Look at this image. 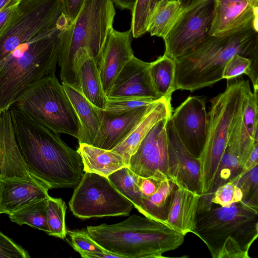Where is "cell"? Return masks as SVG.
I'll return each instance as SVG.
<instances>
[{
	"mask_svg": "<svg viewBox=\"0 0 258 258\" xmlns=\"http://www.w3.org/2000/svg\"><path fill=\"white\" fill-rule=\"evenodd\" d=\"M251 91L248 80H236L228 83L225 91L210 100L207 139L199 159L202 195H209L212 190L230 133Z\"/></svg>",
	"mask_w": 258,
	"mask_h": 258,
	"instance_id": "obj_7",
	"label": "cell"
},
{
	"mask_svg": "<svg viewBox=\"0 0 258 258\" xmlns=\"http://www.w3.org/2000/svg\"><path fill=\"white\" fill-rule=\"evenodd\" d=\"M258 165V142H256L246 162L242 167L240 173L245 172Z\"/></svg>",
	"mask_w": 258,
	"mask_h": 258,
	"instance_id": "obj_44",
	"label": "cell"
},
{
	"mask_svg": "<svg viewBox=\"0 0 258 258\" xmlns=\"http://www.w3.org/2000/svg\"><path fill=\"white\" fill-rule=\"evenodd\" d=\"M67 206L60 198L49 197L47 199L46 220L47 234L64 239L67 236L65 215Z\"/></svg>",
	"mask_w": 258,
	"mask_h": 258,
	"instance_id": "obj_33",
	"label": "cell"
},
{
	"mask_svg": "<svg viewBox=\"0 0 258 258\" xmlns=\"http://www.w3.org/2000/svg\"><path fill=\"white\" fill-rule=\"evenodd\" d=\"M11 0H0V10L6 7Z\"/></svg>",
	"mask_w": 258,
	"mask_h": 258,
	"instance_id": "obj_47",
	"label": "cell"
},
{
	"mask_svg": "<svg viewBox=\"0 0 258 258\" xmlns=\"http://www.w3.org/2000/svg\"><path fill=\"white\" fill-rule=\"evenodd\" d=\"M175 186L169 179L163 180L153 194L142 197L138 211L146 217L165 223L170 197Z\"/></svg>",
	"mask_w": 258,
	"mask_h": 258,
	"instance_id": "obj_29",
	"label": "cell"
},
{
	"mask_svg": "<svg viewBox=\"0 0 258 258\" xmlns=\"http://www.w3.org/2000/svg\"><path fill=\"white\" fill-rule=\"evenodd\" d=\"M11 106L55 132L79 138L78 118L55 75L46 76L30 86Z\"/></svg>",
	"mask_w": 258,
	"mask_h": 258,
	"instance_id": "obj_8",
	"label": "cell"
},
{
	"mask_svg": "<svg viewBox=\"0 0 258 258\" xmlns=\"http://www.w3.org/2000/svg\"><path fill=\"white\" fill-rule=\"evenodd\" d=\"M257 93L258 89L249 93L243 108L240 138L242 169L255 144L258 142Z\"/></svg>",
	"mask_w": 258,
	"mask_h": 258,
	"instance_id": "obj_26",
	"label": "cell"
},
{
	"mask_svg": "<svg viewBox=\"0 0 258 258\" xmlns=\"http://www.w3.org/2000/svg\"><path fill=\"white\" fill-rule=\"evenodd\" d=\"M183 10L190 7L204 0H179Z\"/></svg>",
	"mask_w": 258,
	"mask_h": 258,
	"instance_id": "obj_46",
	"label": "cell"
},
{
	"mask_svg": "<svg viewBox=\"0 0 258 258\" xmlns=\"http://www.w3.org/2000/svg\"><path fill=\"white\" fill-rule=\"evenodd\" d=\"M115 6L120 10L133 11L136 0H112Z\"/></svg>",
	"mask_w": 258,
	"mask_h": 258,
	"instance_id": "obj_45",
	"label": "cell"
},
{
	"mask_svg": "<svg viewBox=\"0 0 258 258\" xmlns=\"http://www.w3.org/2000/svg\"><path fill=\"white\" fill-rule=\"evenodd\" d=\"M150 67V62L133 56L116 77L107 95L108 99L143 98L158 100L164 98L155 88Z\"/></svg>",
	"mask_w": 258,
	"mask_h": 258,
	"instance_id": "obj_15",
	"label": "cell"
},
{
	"mask_svg": "<svg viewBox=\"0 0 258 258\" xmlns=\"http://www.w3.org/2000/svg\"><path fill=\"white\" fill-rule=\"evenodd\" d=\"M28 251L0 231V258H28Z\"/></svg>",
	"mask_w": 258,
	"mask_h": 258,
	"instance_id": "obj_40",
	"label": "cell"
},
{
	"mask_svg": "<svg viewBox=\"0 0 258 258\" xmlns=\"http://www.w3.org/2000/svg\"><path fill=\"white\" fill-rule=\"evenodd\" d=\"M157 123L131 156L128 167L140 176L169 179L168 143L166 130L167 119Z\"/></svg>",
	"mask_w": 258,
	"mask_h": 258,
	"instance_id": "obj_12",
	"label": "cell"
},
{
	"mask_svg": "<svg viewBox=\"0 0 258 258\" xmlns=\"http://www.w3.org/2000/svg\"><path fill=\"white\" fill-rule=\"evenodd\" d=\"M115 15L112 0H85L63 41L58 61L61 83L79 91V71L88 59L96 63L113 29Z\"/></svg>",
	"mask_w": 258,
	"mask_h": 258,
	"instance_id": "obj_5",
	"label": "cell"
},
{
	"mask_svg": "<svg viewBox=\"0 0 258 258\" xmlns=\"http://www.w3.org/2000/svg\"><path fill=\"white\" fill-rule=\"evenodd\" d=\"M201 196L176 185L170 197L165 223L184 236L193 233Z\"/></svg>",
	"mask_w": 258,
	"mask_h": 258,
	"instance_id": "obj_21",
	"label": "cell"
},
{
	"mask_svg": "<svg viewBox=\"0 0 258 258\" xmlns=\"http://www.w3.org/2000/svg\"><path fill=\"white\" fill-rule=\"evenodd\" d=\"M159 0H136L133 11L131 29L133 38L147 32L149 18Z\"/></svg>",
	"mask_w": 258,
	"mask_h": 258,
	"instance_id": "obj_34",
	"label": "cell"
},
{
	"mask_svg": "<svg viewBox=\"0 0 258 258\" xmlns=\"http://www.w3.org/2000/svg\"><path fill=\"white\" fill-rule=\"evenodd\" d=\"M61 84L79 121L80 133L78 139L79 144L92 145L101 124L100 109L71 85L63 82Z\"/></svg>",
	"mask_w": 258,
	"mask_h": 258,
	"instance_id": "obj_24",
	"label": "cell"
},
{
	"mask_svg": "<svg viewBox=\"0 0 258 258\" xmlns=\"http://www.w3.org/2000/svg\"><path fill=\"white\" fill-rule=\"evenodd\" d=\"M70 26H58L21 44L0 60V114L30 86L54 75Z\"/></svg>",
	"mask_w": 258,
	"mask_h": 258,
	"instance_id": "obj_3",
	"label": "cell"
},
{
	"mask_svg": "<svg viewBox=\"0 0 258 258\" xmlns=\"http://www.w3.org/2000/svg\"><path fill=\"white\" fill-rule=\"evenodd\" d=\"M133 38L131 29L124 32L113 29L96 62L106 96L121 71L134 56Z\"/></svg>",
	"mask_w": 258,
	"mask_h": 258,
	"instance_id": "obj_16",
	"label": "cell"
},
{
	"mask_svg": "<svg viewBox=\"0 0 258 258\" xmlns=\"http://www.w3.org/2000/svg\"><path fill=\"white\" fill-rule=\"evenodd\" d=\"M163 180H164L154 177H144L138 175L137 183L142 197H149L153 194Z\"/></svg>",
	"mask_w": 258,
	"mask_h": 258,
	"instance_id": "obj_41",
	"label": "cell"
},
{
	"mask_svg": "<svg viewBox=\"0 0 258 258\" xmlns=\"http://www.w3.org/2000/svg\"><path fill=\"white\" fill-rule=\"evenodd\" d=\"M138 177V175L128 166L116 170L107 177L115 188L128 200L137 209L140 205L142 199L137 183Z\"/></svg>",
	"mask_w": 258,
	"mask_h": 258,
	"instance_id": "obj_32",
	"label": "cell"
},
{
	"mask_svg": "<svg viewBox=\"0 0 258 258\" xmlns=\"http://www.w3.org/2000/svg\"><path fill=\"white\" fill-rule=\"evenodd\" d=\"M231 181L241 190L242 201L258 207V165L245 172L240 173Z\"/></svg>",
	"mask_w": 258,
	"mask_h": 258,
	"instance_id": "obj_35",
	"label": "cell"
},
{
	"mask_svg": "<svg viewBox=\"0 0 258 258\" xmlns=\"http://www.w3.org/2000/svg\"><path fill=\"white\" fill-rule=\"evenodd\" d=\"M166 130L168 143L169 180L179 187L202 196L199 159L192 155L182 144L170 117L167 120Z\"/></svg>",
	"mask_w": 258,
	"mask_h": 258,
	"instance_id": "obj_14",
	"label": "cell"
},
{
	"mask_svg": "<svg viewBox=\"0 0 258 258\" xmlns=\"http://www.w3.org/2000/svg\"><path fill=\"white\" fill-rule=\"evenodd\" d=\"M171 101L162 98L145 114L126 138L112 150L120 154L128 166L130 159L152 128L160 120L170 117Z\"/></svg>",
	"mask_w": 258,
	"mask_h": 258,
	"instance_id": "obj_22",
	"label": "cell"
},
{
	"mask_svg": "<svg viewBox=\"0 0 258 258\" xmlns=\"http://www.w3.org/2000/svg\"><path fill=\"white\" fill-rule=\"evenodd\" d=\"M150 71L157 93L161 97L171 101L174 91V60L164 54L150 62Z\"/></svg>",
	"mask_w": 258,
	"mask_h": 258,
	"instance_id": "obj_30",
	"label": "cell"
},
{
	"mask_svg": "<svg viewBox=\"0 0 258 258\" xmlns=\"http://www.w3.org/2000/svg\"><path fill=\"white\" fill-rule=\"evenodd\" d=\"M0 175L34 178L19 150L9 109L0 114Z\"/></svg>",
	"mask_w": 258,
	"mask_h": 258,
	"instance_id": "obj_20",
	"label": "cell"
},
{
	"mask_svg": "<svg viewBox=\"0 0 258 258\" xmlns=\"http://www.w3.org/2000/svg\"><path fill=\"white\" fill-rule=\"evenodd\" d=\"M67 233L70 237L69 242L72 247L80 255L87 252H110L92 239L86 230H67Z\"/></svg>",
	"mask_w": 258,
	"mask_h": 258,
	"instance_id": "obj_36",
	"label": "cell"
},
{
	"mask_svg": "<svg viewBox=\"0 0 258 258\" xmlns=\"http://www.w3.org/2000/svg\"><path fill=\"white\" fill-rule=\"evenodd\" d=\"M78 79L79 92L96 107L105 110L108 98L94 60L88 59L83 64L79 71Z\"/></svg>",
	"mask_w": 258,
	"mask_h": 258,
	"instance_id": "obj_27",
	"label": "cell"
},
{
	"mask_svg": "<svg viewBox=\"0 0 258 258\" xmlns=\"http://www.w3.org/2000/svg\"><path fill=\"white\" fill-rule=\"evenodd\" d=\"M9 110L16 141L31 175L49 189L75 188L83 175L77 150L68 146L59 134L13 106Z\"/></svg>",
	"mask_w": 258,
	"mask_h": 258,
	"instance_id": "obj_1",
	"label": "cell"
},
{
	"mask_svg": "<svg viewBox=\"0 0 258 258\" xmlns=\"http://www.w3.org/2000/svg\"><path fill=\"white\" fill-rule=\"evenodd\" d=\"M251 61L249 58L239 54L234 55L226 64L222 79L231 80L243 74L249 78L251 74Z\"/></svg>",
	"mask_w": 258,
	"mask_h": 258,
	"instance_id": "obj_39",
	"label": "cell"
},
{
	"mask_svg": "<svg viewBox=\"0 0 258 258\" xmlns=\"http://www.w3.org/2000/svg\"><path fill=\"white\" fill-rule=\"evenodd\" d=\"M215 0H204L184 9L163 38L164 54L176 58L194 50L210 35Z\"/></svg>",
	"mask_w": 258,
	"mask_h": 258,
	"instance_id": "obj_11",
	"label": "cell"
},
{
	"mask_svg": "<svg viewBox=\"0 0 258 258\" xmlns=\"http://www.w3.org/2000/svg\"><path fill=\"white\" fill-rule=\"evenodd\" d=\"M47 199L32 202L17 209L8 215L10 219L20 226L27 225L47 234Z\"/></svg>",
	"mask_w": 258,
	"mask_h": 258,
	"instance_id": "obj_31",
	"label": "cell"
},
{
	"mask_svg": "<svg viewBox=\"0 0 258 258\" xmlns=\"http://www.w3.org/2000/svg\"><path fill=\"white\" fill-rule=\"evenodd\" d=\"M77 151L81 156L85 172L107 177L116 170L127 166L123 157L113 150L80 144Z\"/></svg>",
	"mask_w": 258,
	"mask_h": 258,
	"instance_id": "obj_25",
	"label": "cell"
},
{
	"mask_svg": "<svg viewBox=\"0 0 258 258\" xmlns=\"http://www.w3.org/2000/svg\"><path fill=\"white\" fill-rule=\"evenodd\" d=\"M49 188L33 177L0 175V215L49 197Z\"/></svg>",
	"mask_w": 258,
	"mask_h": 258,
	"instance_id": "obj_19",
	"label": "cell"
},
{
	"mask_svg": "<svg viewBox=\"0 0 258 258\" xmlns=\"http://www.w3.org/2000/svg\"><path fill=\"white\" fill-rule=\"evenodd\" d=\"M258 0H215L212 36H223L257 26Z\"/></svg>",
	"mask_w": 258,
	"mask_h": 258,
	"instance_id": "obj_17",
	"label": "cell"
},
{
	"mask_svg": "<svg viewBox=\"0 0 258 258\" xmlns=\"http://www.w3.org/2000/svg\"><path fill=\"white\" fill-rule=\"evenodd\" d=\"M170 119L182 144L199 159L207 135L208 114L204 99L188 97L172 112Z\"/></svg>",
	"mask_w": 258,
	"mask_h": 258,
	"instance_id": "obj_13",
	"label": "cell"
},
{
	"mask_svg": "<svg viewBox=\"0 0 258 258\" xmlns=\"http://www.w3.org/2000/svg\"><path fill=\"white\" fill-rule=\"evenodd\" d=\"M242 114L243 112L230 133L210 194L201 196L207 200L211 201L213 194L219 186L233 180L242 171L240 164V138Z\"/></svg>",
	"mask_w": 258,
	"mask_h": 258,
	"instance_id": "obj_23",
	"label": "cell"
},
{
	"mask_svg": "<svg viewBox=\"0 0 258 258\" xmlns=\"http://www.w3.org/2000/svg\"><path fill=\"white\" fill-rule=\"evenodd\" d=\"M183 10L179 0H159L149 18L147 32L163 38Z\"/></svg>",
	"mask_w": 258,
	"mask_h": 258,
	"instance_id": "obj_28",
	"label": "cell"
},
{
	"mask_svg": "<svg viewBox=\"0 0 258 258\" xmlns=\"http://www.w3.org/2000/svg\"><path fill=\"white\" fill-rule=\"evenodd\" d=\"M22 0H11L0 10V35L10 23Z\"/></svg>",
	"mask_w": 258,
	"mask_h": 258,
	"instance_id": "obj_42",
	"label": "cell"
},
{
	"mask_svg": "<svg viewBox=\"0 0 258 258\" xmlns=\"http://www.w3.org/2000/svg\"><path fill=\"white\" fill-rule=\"evenodd\" d=\"M63 12L72 23L81 11L85 0H59Z\"/></svg>",
	"mask_w": 258,
	"mask_h": 258,
	"instance_id": "obj_43",
	"label": "cell"
},
{
	"mask_svg": "<svg viewBox=\"0 0 258 258\" xmlns=\"http://www.w3.org/2000/svg\"><path fill=\"white\" fill-rule=\"evenodd\" d=\"M242 200L240 188L232 181L219 186L213 194L211 202L219 206L227 207Z\"/></svg>",
	"mask_w": 258,
	"mask_h": 258,
	"instance_id": "obj_37",
	"label": "cell"
},
{
	"mask_svg": "<svg viewBox=\"0 0 258 258\" xmlns=\"http://www.w3.org/2000/svg\"><path fill=\"white\" fill-rule=\"evenodd\" d=\"M199 203L193 232L213 258H249L258 236V207L242 201L224 207Z\"/></svg>",
	"mask_w": 258,
	"mask_h": 258,
	"instance_id": "obj_4",
	"label": "cell"
},
{
	"mask_svg": "<svg viewBox=\"0 0 258 258\" xmlns=\"http://www.w3.org/2000/svg\"><path fill=\"white\" fill-rule=\"evenodd\" d=\"M87 233L101 247L121 258H161L183 242L184 235L165 223L133 214L113 224L87 227Z\"/></svg>",
	"mask_w": 258,
	"mask_h": 258,
	"instance_id": "obj_6",
	"label": "cell"
},
{
	"mask_svg": "<svg viewBox=\"0 0 258 258\" xmlns=\"http://www.w3.org/2000/svg\"><path fill=\"white\" fill-rule=\"evenodd\" d=\"M69 205L73 214L82 219L127 216L133 207L107 177L88 172L75 188Z\"/></svg>",
	"mask_w": 258,
	"mask_h": 258,
	"instance_id": "obj_10",
	"label": "cell"
},
{
	"mask_svg": "<svg viewBox=\"0 0 258 258\" xmlns=\"http://www.w3.org/2000/svg\"><path fill=\"white\" fill-rule=\"evenodd\" d=\"M71 24L59 0H22L0 35V60L37 34Z\"/></svg>",
	"mask_w": 258,
	"mask_h": 258,
	"instance_id": "obj_9",
	"label": "cell"
},
{
	"mask_svg": "<svg viewBox=\"0 0 258 258\" xmlns=\"http://www.w3.org/2000/svg\"><path fill=\"white\" fill-rule=\"evenodd\" d=\"M258 26H251L223 36L210 35L190 52L174 59V91L193 92L222 79L227 62L235 54L251 61L249 77L258 86Z\"/></svg>",
	"mask_w": 258,
	"mask_h": 258,
	"instance_id": "obj_2",
	"label": "cell"
},
{
	"mask_svg": "<svg viewBox=\"0 0 258 258\" xmlns=\"http://www.w3.org/2000/svg\"><path fill=\"white\" fill-rule=\"evenodd\" d=\"M158 100L143 98L108 99L105 110L112 113H120L142 106H148L155 103Z\"/></svg>",
	"mask_w": 258,
	"mask_h": 258,
	"instance_id": "obj_38",
	"label": "cell"
},
{
	"mask_svg": "<svg viewBox=\"0 0 258 258\" xmlns=\"http://www.w3.org/2000/svg\"><path fill=\"white\" fill-rule=\"evenodd\" d=\"M155 103L120 113L100 109L101 124L92 146L106 150L114 149L126 138Z\"/></svg>",
	"mask_w": 258,
	"mask_h": 258,
	"instance_id": "obj_18",
	"label": "cell"
}]
</instances>
